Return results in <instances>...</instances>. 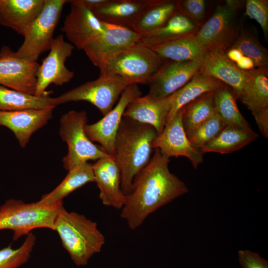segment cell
<instances>
[{"mask_svg": "<svg viewBox=\"0 0 268 268\" xmlns=\"http://www.w3.org/2000/svg\"><path fill=\"white\" fill-rule=\"evenodd\" d=\"M169 162V158L154 149L148 163L134 177L120 213L131 230L139 227L159 208L188 192L186 185L170 171Z\"/></svg>", "mask_w": 268, "mask_h": 268, "instance_id": "1", "label": "cell"}, {"mask_svg": "<svg viewBox=\"0 0 268 268\" xmlns=\"http://www.w3.org/2000/svg\"><path fill=\"white\" fill-rule=\"evenodd\" d=\"M157 133L152 126L123 117L117 133L114 157L119 168L121 189L125 195L135 176L149 162Z\"/></svg>", "mask_w": 268, "mask_h": 268, "instance_id": "2", "label": "cell"}, {"mask_svg": "<svg viewBox=\"0 0 268 268\" xmlns=\"http://www.w3.org/2000/svg\"><path fill=\"white\" fill-rule=\"evenodd\" d=\"M54 226L63 247L78 267L87 265L105 243L96 222L83 214L67 211L63 204L58 210Z\"/></svg>", "mask_w": 268, "mask_h": 268, "instance_id": "3", "label": "cell"}, {"mask_svg": "<svg viewBox=\"0 0 268 268\" xmlns=\"http://www.w3.org/2000/svg\"><path fill=\"white\" fill-rule=\"evenodd\" d=\"M62 204L63 201L46 205L38 201L26 203L20 200H8L0 206V230H11L14 240L37 228L54 230L55 219Z\"/></svg>", "mask_w": 268, "mask_h": 268, "instance_id": "4", "label": "cell"}, {"mask_svg": "<svg viewBox=\"0 0 268 268\" xmlns=\"http://www.w3.org/2000/svg\"><path fill=\"white\" fill-rule=\"evenodd\" d=\"M168 60L139 41L109 59L100 72L121 77L127 84H148Z\"/></svg>", "mask_w": 268, "mask_h": 268, "instance_id": "5", "label": "cell"}, {"mask_svg": "<svg viewBox=\"0 0 268 268\" xmlns=\"http://www.w3.org/2000/svg\"><path fill=\"white\" fill-rule=\"evenodd\" d=\"M242 6V1L227 0L216 7L210 17L194 34L203 52L214 49L225 52L233 45L242 28L238 12Z\"/></svg>", "mask_w": 268, "mask_h": 268, "instance_id": "6", "label": "cell"}, {"mask_svg": "<svg viewBox=\"0 0 268 268\" xmlns=\"http://www.w3.org/2000/svg\"><path fill=\"white\" fill-rule=\"evenodd\" d=\"M87 121V114L85 111L70 110L60 118V135L68 147L63 163L67 171L89 160L96 161L111 155L88 138L85 133Z\"/></svg>", "mask_w": 268, "mask_h": 268, "instance_id": "7", "label": "cell"}, {"mask_svg": "<svg viewBox=\"0 0 268 268\" xmlns=\"http://www.w3.org/2000/svg\"><path fill=\"white\" fill-rule=\"evenodd\" d=\"M127 86L120 76L110 72H100L96 79L53 98V103L56 106L70 102L86 101L95 106L104 116L114 108Z\"/></svg>", "mask_w": 268, "mask_h": 268, "instance_id": "8", "label": "cell"}, {"mask_svg": "<svg viewBox=\"0 0 268 268\" xmlns=\"http://www.w3.org/2000/svg\"><path fill=\"white\" fill-rule=\"evenodd\" d=\"M68 1L45 0L40 13L23 34L22 44L18 50L14 52L17 57L37 62L41 54L50 50L64 6Z\"/></svg>", "mask_w": 268, "mask_h": 268, "instance_id": "9", "label": "cell"}, {"mask_svg": "<svg viewBox=\"0 0 268 268\" xmlns=\"http://www.w3.org/2000/svg\"><path fill=\"white\" fill-rule=\"evenodd\" d=\"M74 49L71 43L65 41L63 34L54 38L49 54L37 70L34 95H47L46 89L51 84L62 86L70 81L74 73L66 67L65 63L71 56Z\"/></svg>", "mask_w": 268, "mask_h": 268, "instance_id": "10", "label": "cell"}, {"mask_svg": "<svg viewBox=\"0 0 268 268\" xmlns=\"http://www.w3.org/2000/svg\"><path fill=\"white\" fill-rule=\"evenodd\" d=\"M141 95L138 85H128L107 114L97 122L86 126L85 133L90 140L98 142L107 153L114 156L116 136L125 110L132 101Z\"/></svg>", "mask_w": 268, "mask_h": 268, "instance_id": "11", "label": "cell"}, {"mask_svg": "<svg viewBox=\"0 0 268 268\" xmlns=\"http://www.w3.org/2000/svg\"><path fill=\"white\" fill-rule=\"evenodd\" d=\"M69 2L70 9L61 30L74 47L83 50L104 32L105 22L97 18L81 0Z\"/></svg>", "mask_w": 268, "mask_h": 268, "instance_id": "12", "label": "cell"}, {"mask_svg": "<svg viewBox=\"0 0 268 268\" xmlns=\"http://www.w3.org/2000/svg\"><path fill=\"white\" fill-rule=\"evenodd\" d=\"M183 107L168 121L160 134L152 143L153 149L157 148L165 156H184L189 159L197 169L203 161V153L193 146L187 137L182 123Z\"/></svg>", "mask_w": 268, "mask_h": 268, "instance_id": "13", "label": "cell"}, {"mask_svg": "<svg viewBox=\"0 0 268 268\" xmlns=\"http://www.w3.org/2000/svg\"><path fill=\"white\" fill-rule=\"evenodd\" d=\"M140 38L131 29L105 22L104 32L83 51L100 70L109 59L138 42Z\"/></svg>", "mask_w": 268, "mask_h": 268, "instance_id": "14", "label": "cell"}, {"mask_svg": "<svg viewBox=\"0 0 268 268\" xmlns=\"http://www.w3.org/2000/svg\"><path fill=\"white\" fill-rule=\"evenodd\" d=\"M39 66L37 62L18 58L9 47L4 46L0 51V85L34 95Z\"/></svg>", "mask_w": 268, "mask_h": 268, "instance_id": "15", "label": "cell"}, {"mask_svg": "<svg viewBox=\"0 0 268 268\" xmlns=\"http://www.w3.org/2000/svg\"><path fill=\"white\" fill-rule=\"evenodd\" d=\"M201 60H167L148 84L149 91L146 95L155 99H163L171 95L199 71Z\"/></svg>", "mask_w": 268, "mask_h": 268, "instance_id": "16", "label": "cell"}, {"mask_svg": "<svg viewBox=\"0 0 268 268\" xmlns=\"http://www.w3.org/2000/svg\"><path fill=\"white\" fill-rule=\"evenodd\" d=\"M225 52L219 49L204 52L199 71L230 87L236 98H239L248 79L247 71L239 68L226 57Z\"/></svg>", "mask_w": 268, "mask_h": 268, "instance_id": "17", "label": "cell"}, {"mask_svg": "<svg viewBox=\"0 0 268 268\" xmlns=\"http://www.w3.org/2000/svg\"><path fill=\"white\" fill-rule=\"evenodd\" d=\"M54 108L0 111V126L10 130L20 146L24 148L32 135L52 119Z\"/></svg>", "mask_w": 268, "mask_h": 268, "instance_id": "18", "label": "cell"}, {"mask_svg": "<svg viewBox=\"0 0 268 268\" xmlns=\"http://www.w3.org/2000/svg\"><path fill=\"white\" fill-rule=\"evenodd\" d=\"M95 182L99 190V199L107 206L121 210L126 195L121 189L119 168L112 155L101 158L92 164Z\"/></svg>", "mask_w": 268, "mask_h": 268, "instance_id": "19", "label": "cell"}, {"mask_svg": "<svg viewBox=\"0 0 268 268\" xmlns=\"http://www.w3.org/2000/svg\"><path fill=\"white\" fill-rule=\"evenodd\" d=\"M171 106L170 96L163 99L141 96L128 105L123 117L152 126L159 135L166 124Z\"/></svg>", "mask_w": 268, "mask_h": 268, "instance_id": "20", "label": "cell"}, {"mask_svg": "<svg viewBox=\"0 0 268 268\" xmlns=\"http://www.w3.org/2000/svg\"><path fill=\"white\" fill-rule=\"evenodd\" d=\"M44 2L45 0H0V24L23 36Z\"/></svg>", "mask_w": 268, "mask_h": 268, "instance_id": "21", "label": "cell"}, {"mask_svg": "<svg viewBox=\"0 0 268 268\" xmlns=\"http://www.w3.org/2000/svg\"><path fill=\"white\" fill-rule=\"evenodd\" d=\"M155 0H108L92 11L101 21L131 29L141 13Z\"/></svg>", "mask_w": 268, "mask_h": 268, "instance_id": "22", "label": "cell"}, {"mask_svg": "<svg viewBox=\"0 0 268 268\" xmlns=\"http://www.w3.org/2000/svg\"><path fill=\"white\" fill-rule=\"evenodd\" d=\"M200 26L188 16L177 11L162 26L141 36L139 42L149 47L155 46L194 35Z\"/></svg>", "mask_w": 268, "mask_h": 268, "instance_id": "23", "label": "cell"}, {"mask_svg": "<svg viewBox=\"0 0 268 268\" xmlns=\"http://www.w3.org/2000/svg\"><path fill=\"white\" fill-rule=\"evenodd\" d=\"M223 84L219 80L199 71L171 95V106L166 123L182 108L201 95L215 91Z\"/></svg>", "mask_w": 268, "mask_h": 268, "instance_id": "24", "label": "cell"}, {"mask_svg": "<svg viewBox=\"0 0 268 268\" xmlns=\"http://www.w3.org/2000/svg\"><path fill=\"white\" fill-rule=\"evenodd\" d=\"M94 182L92 164L84 163L68 171L61 183L51 192L43 195L38 202L46 205L57 204L77 189Z\"/></svg>", "mask_w": 268, "mask_h": 268, "instance_id": "25", "label": "cell"}, {"mask_svg": "<svg viewBox=\"0 0 268 268\" xmlns=\"http://www.w3.org/2000/svg\"><path fill=\"white\" fill-rule=\"evenodd\" d=\"M259 137L252 129L246 130L232 126H225L219 134L200 150L203 153L229 154L249 144Z\"/></svg>", "mask_w": 268, "mask_h": 268, "instance_id": "26", "label": "cell"}, {"mask_svg": "<svg viewBox=\"0 0 268 268\" xmlns=\"http://www.w3.org/2000/svg\"><path fill=\"white\" fill-rule=\"evenodd\" d=\"M177 11V0H155L141 13L131 29L141 37L146 35L162 26Z\"/></svg>", "mask_w": 268, "mask_h": 268, "instance_id": "27", "label": "cell"}, {"mask_svg": "<svg viewBox=\"0 0 268 268\" xmlns=\"http://www.w3.org/2000/svg\"><path fill=\"white\" fill-rule=\"evenodd\" d=\"M268 67L247 70L248 79L239 99L253 113L268 107Z\"/></svg>", "mask_w": 268, "mask_h": 268, "instance_id": "28", "label": "cell"}, {"mask_svg": "<svg viewBox=\"0 0 268 268\" xmlns=\"http://www.w3.org/2000/svg\"><path fill=\"white\" fill-rule=\"evenodd\" d=\"M232 89L223 83L213 92L215 112L225 126L252 129L240 113Z\"/></svg>", "mask_w": 268, "mask_h": 268, "instance_id": "29", "label": "cell"}, {"mask_svg": "<svg viewBox=\"0 0 268 268\" xmlns=\"http://www.w3.org/2000/svg\"><path fill=\"white\" fill-rule=\"evenodd\" d=\"M55 107L48 94L36 96L0 85V111Z\"/></svg>", "mask_w": 268, "mask_h": 268, "instance_id": "30", "label": "cell"}, {"mask_svg": "<svg viewBox=\"0 0 268 268\" xmlns=\"http://www.w3.org/2000/svg\"><path fill=\"white\" fill-rule=\"evenodd\" d=\"M214 92L205 93L183 107L182 123L188 138L215 113Z\"/></svg>", "mask_w": 268, "mask_h": 268, "instance_id": "31", "label": "cell"}, {"mask_svg": "<svg viewBox=\"0 0 268 268\" xmlns=\"http://www.w3.org/2000/svg\"><path fill=\"white\" fill-rule=\"evenodd\" d=\"M150 48L163 58L173 61L201 60L204 53L197 43L194 35Z\"/></svg>", "mask_w": 268, "mask_h": 268, "instance_id": "32", "label": "cell"}, {"mask_svg": "<svg viewBox=\"0 0 268 268\" xmlns=\"http://www.w3.org/2000/svg\"><path fill=\"white\" fill-rule=\"evenodd\" d=\"M231 47L238 49L244 56L252 59L256 67H268V49L261 44L251 30L242 28Z\"/></svg>", "mask_w": 268, "mask_h": 268, "instance_id": "33", "label": "cell"}, {"mask_svg": "<svg viewBox=\"0 0 268 268\" xmlns=\"http://www.w3.org/2000/svg\"><path fill=\"white\" fill-rule=\"evenodd\" d=\"M36 240L35 235L31 232L19 247L13 249L10 244L0 249V268H19L26 264L31 257Z\"/></svg>", "mask_w": 268, "mask_h": 268, "instance_id": "34", "label": "cell"}, {"mask_svg": "<svg viewBox=\"0 0 268 268\" xmlns=\"http://www.w3.org/2000/svg\"><path fill=\"white\" fill-rule=\"evenodd\" d=\"M225 126L215 113L196 131L189 138L192 145L201 149L214 139Z\"/></svg>", "mask_w": 268, "mask_h": 268, "instance_id": "35", "label": "cell"}, {"mask_svg": "<svg viewBox=\"0 0 268 268\" xmlns=\"http://www.w3.org/2000/svg\"><path fill=\"white\" fill-rule=\"evenodd\" d=\"M245 15L255 20L260 25L265 38L268 35V1L267 0H247Z\"/></svg>", "mask_w": 268, "mask_h": 268, "instance_id": "36", "label": "cell"}, {"mask_svg": "<svg viewBox=\"0 0 268 268\" xmlns=\"http://www.w3.org/2000/svg\"><path fill=\"white\" fill-rule=\"evenodd\" d=\"M178 11L188 16L201 26L206 15V4L204 0H177Z\"/></svg>", "mask_w": 268, "mask_h": 268, "instance_id": "37", "label": "cell"}, {"mask_svg": "<svg viewBox=\"0 0 268 268\" xmlns=\"http://www.w3.org/2000/svg\"><path fill=\"white\" fill-rule=\"evenodd\" d=\"M239 263L243 268H268V262L256 253L248 250L238 252Z\"/></svg>", "mask_w": 268, "mask_h": 268, "instance_id": "38", "label": "cell"}, {"mask_svg": "<svg viewBox=\"0 0 268 268\" xmlns=\"http://www.w3.org/2000/svg\"><path fill=\"white\" fill-rule=\"evenodd\" d=\"M261 133L268 138V107L252 113Z\"/></svg>", "mask_w": 268, "mask_h": 268, "instance_id": "39", "label": "cell"}, {"mask_svg": "<svg viewBox=\"0 0 268 268\" xmlns=\"http://www.w3.org/2000/svg\"><path fill=\"white\" fill-rule=\"evenodd\" d=\"M235 65L240 69L245 71L250 70L256 67L253 60L244 56Z\"/></svg>", "mask_w": 268, "mask_h": 268, "instance_id": "40", "label": "cell"}, {"mask_svg": "<svg viewBox=\"0 0 268 268\" xmlns=\"http://www.w3.org/2000/svg\"><path fill=\"white\" fill-rule=\"evenodd\" d=\"M225 54L226 57L234 64L237 63L244 56L239 50L232 47L227 49L225 51Z\"/></svg>", "mask_w": 268, "mask_h": 268, "instance_id": "41", "label": "cell"}, {"mask_svg": "<svg viewBox=\"0 0 268 268\" xmlns=\"http://www.w3.org/2000/svg\"><path fill=\"white\" fill-rule=\"evenodd\" d=\"M108 1V0H81L82 3L92 11L101 7Z\"/></svg>", "mask_w": 268, "mask_h": 268, "instance_id": "42", "label": "cell"}]
</instances>
